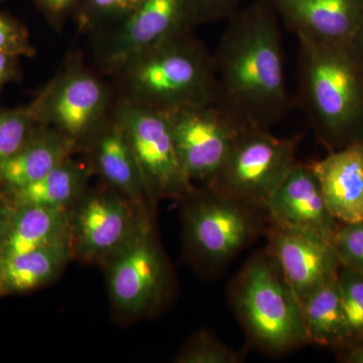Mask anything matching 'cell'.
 <instances>
[{
    "instance_id": "obj_1",
    "label": "cell",
    "mask_w": 363,
    "mask_h": 363,
    "mask_svg": "<svg viewBox=\"0 0 363 363\" xmlns=\"http://www.w3.org/2000/svg\"><path fill=\"white\" fill-rule=\"evenodd\" d=\"M213 56L217 99L250 126L269 130L291 106L279 18L255 0L227 20Z\"/></svg>"
},
{
    "instance_id": "obj_2",
    "label": "cell",
    "mask_w": 363,
    "mask_h": 363,
    "mask_svg": "<svg viewBox=\"0 0 363 363\" xmlns=\"http://www.w3.org/2000/svg\"><path fill=\"white\" fill-rule=\"evenodd\" d=\"M301 106L328 150L363 145V60L351 44L298 40Z\"/></svg>"
},
{
    "instance_id": "obj_3",
    "label": "cell",
    "mask_w": 363,
    "mask_h": 363,
    "mask_svg": "<svg viewBox=\"0 0 363 363\" xmlns=\"http://www.w3.org/2000/svg\"><path fill=\"white\" fill-rule=\"evenodd\" d=\"M111 79L117 97L162 111L217 99L213 56L194 30L152 45Z\"/></svg>"
},
{
    "instance_id": "obj_4",
    "label": "cell",
    "mask_w": 363,
    "mask_h": 363,
    "mask_svg": "<svg viewBox=\"0 0 363 363\" xmlns=\"http://www.w3.org/2000/svg\"><path fill=\"white\" fill-rule=\"evenodd\" d=\"M228 294L253 347L281 357L310 344L300 298L267 248L248 259Z\"/></svg>"
},
{
    "instance_id": "obj_5",
    "label": "cell",
    "mask_w": 363,
    "mask_h": 363,
    "mask_svg": "<svg viewBox=\"0 0 363 363\" xmlns=\"http://www.w3.org/2000/svg\"><path fill=\"white\" fill-rule=\"evenodd\" d=\"M182 241L188 262L217 274L266 233L264 208L240 201L210 185H196L180 200Z\"/></svg>"
},
{
    "instance_id": "obj_6",
    "label": "cell",
    "mask_w": 363,
    "mask_h": 363,
    "mask_svg": "<svg viewBox=\"0 0 363 363\" xmlns=\"http://www.w3.org/2000/svg\"><path fill=\"white\" fill-rule=\"evenodd\" d=\"M101 75L88 68L80 57H73L26 108L35 123L58 130L79 150L111 113L116 100L113 84Z\"/></svg>"
},
{
    "instance_id": "obj_7",
    "label": "cell",
    "mask_w": 363,
    "mask_h": 363,
    "mask_svg": "<svg viewBox=\"0 0 363 363\" xmlns=\"http://www.w3.org/2000/svg\"><path fill=\"white\" fill-rule=\"evenodd\" d=\"M112 311L121 320L152 316L168 302L173 272L154 224L102 266Z\"/></svg>"
},
{
    "instance_id": "obj_8",
    "label": "cell",
    "mask_w": 363,
    "mask_h": 363,
    "mask_svg": "<svg viewBox=\"0 0 363 363\" xmlns=\"http://www.w3.org/2000/svg\"><path fill=\"white\" fill-rule=\"evenodd\" d=\"M154 214L104 184L88 188L70 209L73 260L104 266L154 224Z\"/></svg>"
},
{
    "instance_id": "obj_9",
    "label": "cell",
    "mask_w": 363,
    "mask_h": 363,
    "mask_svg": "<svg viewBox=\"0 0 363 363\" xmlns=\"http://www.w3.org/2000/svg\"><path fill=\"white\" fill-rule=\"evenodd\" d=\"M111 113L128 138L152 204L183 199L195 185L182 166L168 112L116 96Z\"/></svg>"
},
{
    "instance_id": "obj_10",
    "label": "cell",
    "mask_w": 363,
    "mask_h": 363,
    "mask_svg": "<svg viewBox=\"0 0 363 363\" xmlns=\"http://www.w3.org/2000/svg\"><path fill=\"white\" fill-rule=\"evenodd\" d=\"M200 26L196 0H143L118 25L90 35L98 71L111 78L152 45Z\"/></svg>"
},
{
    "instance_id": "obj_11",
    "label": "cell",
    "mask_w": 363,
    "mask_h": 363,
    "mask_svg": "<svg viewBox=\"0 0 363 363\" xmlns=\"http://www.w3.org/2000/svg\"><path fill=\"white\" fill-rule=\"evenodd\" d=\"M302 135L278 138L248 128L209 184L224 194L264 208L295 162Z\"/></svg>"
},
{
    "instance_id": "obj_12",
    "label": "cell",
    "mask_w": 363,
    "mask_h": 363,
    "mask_svg": "<svg viewBox=\"0 0 363 363\" xmlns=\"http://www.w3.org/2000/svg\"><path fill=\"white\" fill-rule=\"evenodd\" d=\"M168 114L182 166L195 186L213 180L240 136L252 128L218 99Z\"/></svg>"
},
{
    "instance_id": "obj_13",
    "label": "cell",
    "mask_w": 363,
    "mask_h": 363,
    "mask_svg": "<svg viewBox=\"0 0 363 363\" xmlns=\"http://www.w3.org/2000/svg\"><path fill=\"white\" fill-rule=\"evenodd\" d=\"M267 248L298 298L337 276L341 264L330 242L298 229L269 222Z\"/></svg>"
},
{
    "instance_id": "obj_14",
    "label": "cell",
    "mask_w": 363,
    "mask_h": 363,
    "mask_svg": "<svg viewBox=\"0 0 363 363\" xmlns=\"http://www.w3.org/2000/svg\"><path fill=\"white\" fill-rule=\"evenodd\" d=\"M264 210L269 222L315 234L330 243L340 224L327 207L309 162H295Z\"/></svg>"
},
{
    "instance_id": "obj_15",
    "label": "cell",
    "mask_w": 363,
    "mask_h": 363,
    "mask_svg": "<svg viewBox=\"0 0 363 363\" xmlns=\"http://www.w3.org/2000/svg\"><path fill=\"white\" fill-rule=\"evenodd\" d=\"M78 152H84L93 175L99 177L102 184L155 213L156 207L150 202L135 154L112 113L82 143Z\"/></svg>"
},
{
    "instance_id": "obj_16",
    "label": "cell",
    "mask_w": 363,
    "mask_h": 363,
    "mask_svg": "<svg viewBox=\"0 0 363 363\" xmlns=\"http://www.w3.org/2000/svg\"><path fill=\"white\" fill-rule=\"evenodd\" d=\"M298 40L352 44L363 23V0H271Z\"/></svg>"
},
{
    "instance_id": "obj_17",
    "label": "cell",
    "mask_w": 363,
    "mask_h": 363,
    "mask_svg": "<svg viewBox=\"0 0 363 363\" xmlns=\"http://www.w3.org/2000/svg\"><path fill=\"white\" fill-rule=\"evenodd\" d=\"M327 207L339 223L363 221V145L332 150L309 162Z\"/></svg>"
},
{
    "instance_id": "obj_18",
    "label": "cell",
    "mask_w": 363,
    "mask_h": 363,
    "mask_svg": "<svg viewBox=\"0 0 363 363\" xmlns=\"http://www.w3.org/2000/svg\"><path fill=\"white\" fill-rule=\"evenodd\" d=\"M78 147L51 126L35 124L20 149L0 164V190L4 193L30 185L56 168Z\"/></svg>"
},
{
    "instance_id": "obj_19",
    "label": "cell",
    "mask_w": 363,
    "mask_h": 363,
    "mask_svg": "<svg viewBox=\"0 0 363 363\" xmlns=\"http://www.w3.org/2000/svg\"><path fill=\"white\" fill-rule=\"evenodd\" d=\"M70 210L42 206L14 207L0 259L52 245L69 243Z\"/></svg>"
},
{
    "instance_id": "obj_20",
    "label": "cell",
    "mask_w": 363,
    "mask_h": 363,
    "mask_svg": "<svg viewBox=\"0 0 363 363\" xmlns=\"http://www.w3.org/2000/svg\"><path fill=\"white\" fill-rule=\"evenodd\" d=\"M73 260L70 243L0 259V298L51 285Z\"/></svg>"
},
{
    "instance_id": "obj_21",
    "label": "cell",
    "mask_w": 363,
    "mask_h": 363,
    "mask_svg": "<svg viewBox=\"0 0 363 363\" xmlns=\"http://www.w3.org/2000/svg\"><path fill=\"white\" fill-rule=\"evenodd\" d=\"M92 176L88 162L79 161L73 155L40 180L4 194L13 207L70 210L89 188Z\"/></svg>"
},
{
    "instance_id": "obj_22",
    "label": "cell",
    "mask_w": 363,
    "mask_h": 363,
    "mask_svg": "<svg viewBox=\"0 0 363 363\" xmlns=\"http://www.w3.org/2000/svg\"><path fill=\"white\" fill-rule=\"evenodd\" d=\"M301 304L310 344L335 351L350 347L337 276L315 289L301 300Z\"/></svg>"
},
{
    "instance_id": "obj_23",
    "label": "cell",
    "mask_w": 363,
    "mask_h": 363,
    "mask_svg": "<svg viewBox=\"0 0 363 363\" xmlns=\"http://www.w3.org/2000/svg\"><path fill=\"white\" fill-rule=\"evenodd\" d=\"M143 0H80L71 20L81 35H94L118 25Z\"/></svg>"
},
{
    "instance_id": "obj_24",
    "label": "cell",
    "mask_w": 363,
    "mask_h": 363,
    "mask_svg": "<svg viewBox=\"0 0 363 363\" xmlns=\"http://www.w3.org/2000/svg\"><path fill=\"white\" fill-rule=\"evenodd\" d=\"M242 353L222 342L212 332L200 330L191 336L178 351L177 363H240Z\"/></svg>"
},
{
    "instance_id": "obj_25",
    "label": "cell",
    "mask_w": 363,
    "mask_h": 363,
    "mask_svg": "<svg viewBox=\"0 0 363 363\" xmlns=\"http://www.w3.org/2000/svg\"><path fill=\"white\" fill-rule=\"evenodd\" d=\"M337 281L350 332V346L363 344V274L341 266Z\"/></svg>"
},
{
    "instance_id": "obj_26",
    "label": "cell",
    "mask_w": 363,
    "mask_h": 363,
    "mask_svg": "<svg viewBox=\"0 0 363 363\" xmlns=\"http://www.w3.org/2000/svg\"><path fill=\"white\" fill-rule=\"evenodd\" d=\"M28 109L0 107V164L13 156L35 126Z\"/></svg>"
},
{
    "instance_id": "obj_27",
    "label": "cell",
    "mask_w": 363,
    "mask_h": 363,
    "mask_svg": "<svg viewBox=\"0 0 363 363\" xmlns=\"http://www.w3.org/2000/svg\"><path fill=\"white\" fill-rule=\"evenodd\" d=\"M331 245L341 266L363 274V221L339 224Z\"/></svg>"
},
{
    "instance_id": "obj_28",
    "label": "cell",
    "mask_w": 363,
    "mask_h": 363,
    "mask_svg": "<svg viewBox=\"0 0 363 363\" xmlns=\"http://www.w3.org/2000/svg\"><path fill=\"white\" fill-rule=\"evenodd\" d=\"M0 52L18 58H33L37 54L30 33L23 23L0 9Z\"/></svg>"
},
{
    "instance_id": "obj_29",
    "label": "cell",
    "mask_w": 363,
    "mask_h": 363,
    "mask_svg": "<svg viewBox=\"0 0 363 363\" xmlns=\"http://www.w3.org/2000/svg\"><path fill=\"white\" fill-rule=\"evenodd\" d=\"M33 6L44 16L45 21L61 32L70 21L80 0H32Z\"/></svg>"
},
{
    "instance_id": "obj_30",
    "label": "cell",
    "mask_w": 363,
    "mask_h": 363,
    "mask_svg": "<svg viewBox=\"0 0 363 363\" xmlns=\"http://www.w3.org/2000/svg\"><path fill=\"white\" fill-rule=\"evenodd\" d=\"M200 25L227 21L241 7L242 0H196Z\"/></svg>"
},
{
    "instance_id": "obj_31",
    "label": "cell",
    "mask_w": 363,
    "mask_h": 363,
    "mask_svg": "<svg viewBox=\"0 0 363 363\" xmlns=\"http://www.w3.org/2000/svg\"><path fill=\"white\" fill-rule=\"evenodd\" d=\"M20 58L0 52V95L6 86L20 80Z\"/></svg>"
},
{
    "instance_id": "obj_32",
    "label": "cell",
    "mask_w": 363,
    "mask_h": 363,
    "mask_svg": "<svg viewBox=\"0 0 363 363\" xmlns=\"http://www.w3.org/2000/svg\"><path fill=\"white\" fill-rule=\"evenodd\" d=\"M13 209V204L7 199L6 194L0 190V247L6 235Z\"/></svg>"
},
{
    "instance_id": "obj_33",
    "label": "cell",
    "mask_w": 363,
    "mask_h": 363,
    "mask_svg": "<svg viewBox=\"0 0 363 363\" xmlns=\"http://www.w3.org/2000/svg\"><path fill=\"white\" fill-rule=\"evenodd\" d=\"M338 358L343 362L363 363V344L350 346L340 351H337Z\"/></svg>"
},
{
    "instance_id": "obj_34",
    "label": "cell",
    "mask_w": 363,
    "mask_h": 363,
    "mask_svg": "<svg viewBox=\"0 0 363 363\" xmlns=\"http://www.w3.org/2000/svg\"><path fill=\"white\" fill-rule=\"evenodd\" d=\"M353 48H354L355 51L358 52L362 59L363 60V23H362V26L359 28V30H358L357 35H355L354 40H353L352 44Z\"/></svg>"
},
{
    "instance_id": "obj_35",
    "label": "cell",
    "mask_w": 363,
    "mask_h": 363,
    "mask_svg": "<svg viewBox=\"0 0 363 363\" xmlns=\"http://www.w3.org/2000/svg\"><path fill=\"white\" fill-rule=\"evenodd\" d=\"M2 1H4V0H0V2H2Z\"/></svg>"
}]
</instances>
